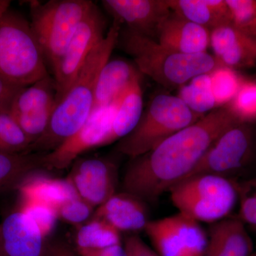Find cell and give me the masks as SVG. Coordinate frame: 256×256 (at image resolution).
Segmentation results:
<instances>
[{
	"instance_id": "4dcf8cb0",
	"label": "cell",
	"mask_w": 256,
	"mask_h": 256,
	"mask_svg": "<svg viewBox=\"0 0 256 256\" xmlns=\"http://www.w3.org/2000/svg\"><path fill=\"white\" fill-rule=\"evenodd\" d=\"M55 108L56 106H50L40 110L10 116L22 130L32 144L46 131Z\"/></svg>"
},
{
	"instance_id": "83f0119b",
	"label": "cell",
	"mask_w": 256,
	"mask_h": 256,
	"mask_svg": "<svg viewBox=\"0 0 256 256\" xmlns=\"http://www.w3.org/2000/svg\"><path fill=\"white\" fill-rule=\"evenodd\" d=\"M32 142L9 114H0V152L30 153Z\"/></svg>"
},
{
	"instance_id": "7c38bea8",
	"label": "cell",
	"mask_w": 256,
	"mask_h": 256,
	"mask_svg": "<svg viewBox=\"0 0 256 256\" xmlns=\"http://www.w3.org/2000/svg\"><path fill=\"white\" fill-rule=\"evenodd\" d=\"M68 180L80 198L98 207L116 194L118 169L110 160L102 158L77 159Z\"/></svg>"
},
{
	"instance_id": "e0dca14e",
	"label": "cell",
	"mask_w": 256,
	"mask_h": 256,
	"mask_svg": "<svg viewBox=\"0 0 256 256\" xmlns=\"http://www.w3.org/2000/svg\"><path fill=\"white\" fill-rule=\"evenodd\" d=\"M254 244L239 218H226L212 224L204 256H252Z\"/></svg>"
},
{
	"instance_id": "d6a6232c",
	"label": "cell",
	"mask_w": 256,
	"mask_h": 256,
	"mask_svg": "<svg viewBox=\"0 0 256 256\" xmlns=\"http://www.w3.org/2000/svg\"><path fill=\"white\" fill-rule=\"evenodd\" d=\"M240 210L238 218L256 230V178L237 184Z\"/></svg>"
},
{
	"instance_id": "d6986e66",
	"label": "cell",
	"mask_w": 256,
	"mask_h": 256,
	"mask_svg": "<svg viewBox=\"0 0 256 256\" xmlns=\"http://www.w3.org/2000/svg\"><path fill=\"white\" fill-rule=\"evenodd\" d=\"M139 76V70L127 60H109L101 69L96 82L94 110L114 104Z\"/></svg>"
},
{
	"instance_id": "8d00e7d4",
	"label": "cell",
	"mask_w": 256,
	"mask_h": 256,
	"mask_svg": "<svg viewBox=\"0 0 256 256\" xmlns=\"http://www.w3.org/2000/svg\"><path fill=\"white\" fill-rule=\"evenodd\" d=\"M80 256H126L122 244L98 250H77Z\"/></svg>"
},
{
	"instance_id": "4fadbf2b",
	"label": "cell",
	"mask_w": 256,
	"mask_h": 256,
	"mask_svg": "<svg viewBox=\"0 0 256 256\" xmlns=\"http://www.w3.org/2000/svg\"><path fill=\"white\" fill-rule=\"evenodd\" d=\"M102 4L128 30L153 40L171 13L166 0H104Z\"/></svg>"
},
{
	"instance_id": "4316f807",
	"label": "cell",
	"mask_w": 256,
	"mask_h": 256,
	"mask_svg": "<svg viewBox=\"0 0 256 256\" xmlns=\"http://www.w3.org/2000/svg\"><path fill=\"white\" fill-rule=\"evenodd\" d=\"M210 76L216 108L228 105L245 82L236 70L220 66L212 70Z\"/></svg>"
},
{
	"instance_id": "f546056e",
	"label": "cell",
	"mask_w": 256,
	"mask_h": 256,
	"mask_svg": "<svg viewBox=\"0 0 256 256\" xmlns=\"http://www.w3.org/2000/svg\"><path fill=\"white\" fill-rule=\"evenodd\" d=\"M20 210L30 218L46 238L53 232L60 218L56 207L35 200L22 198Z\"/></svg>"
},
{
	"instance_id": "1f68e13d",
	"label": "cell",
	"mask_w": 256,
	"mask_h": 256,
	"mask_svg": "<svg viewBox=\"0 0 256 256\" xmlns=\"http://www.w3.org/2000/svg\"><path fill=\"white\" fill-rule=\"evenodd\" d=\"M232 24L247 36L256 38V0H226Z\"/></svg>"
},
{
	"instance_id": "5b68a950",
	"label": "cell",
	"mask_w": 256,
	"mask_h": 256,
	"mask_svg": "<svg viewBox=\"0 0 256 256\" xmlns=\"http://www.w3.org/2000/svg\"><path fill=\"white\" fill-rule=\"evenodd\" d=\"M203 116L192 112L178 96H154L136 127L117 143L116 150L131 159L146 154Z\"/></svg>"
},
{
	"instance_id": "484cf974",
	"label": "cell",
	"mask_w": 256,
	"mask_h": 256,
	"mask_svg": "<svg viewBox=\"0 0 256 256\" xmlns=\"http://www.w3.org/2000/svg\"><path fill=\"white\" fill-rule=\"evenodd\" d=\"M180 87L178 97L188 108L204 116L216 108L210 74H201Z\"/></svg>"
},
{
	"instance_id": "9a60e30c",
	"label": "cell",
	"mask_w": 256,
	"mask_h": 256,
	"mask_svg": "<svg viewBox=\"0 0 256 256\" xmlns=\"http://www.w3.org/2000/svg\"><path fill=\"white\" fill-rule=\"evenodd\" d=\"M210 46L220 66L237 70L256 63V38L242 33L232 24L210 32Z\"/></svg>"
},
{
	"instance_id": "836d02e7",
	"label": "cell",
	"mask_w": 256,
	"mask_h": 256,
	"mask_svg": "<svg viewBox=\"0 0 256 256\" xmlns=\"http://www.w3.org/2000/svg\"><path fill=\"white\" fill-rule=\"evenodd\" d=\"M94 207L78 196L67 200L58 207V217L67 223L78 226L88 220Z\"/></svg>"
},
{
	"instance_id": "30bf717a",
	"label": "cell",
	"mask_w": 256,
	"mask_h": 256,
	"mask_svg": "<svg viewBox=\"0 0 256 256\" xmlns=\"http://www.w3.org/2000/svg\"><path fill=\"white\" fill-rule=\"evenodd\" d=\"M105 22L94 5L69 42L54 68L56 96V106L66 95L90 52L105 36Z\"/></svg>"
},
{
	"instance_id": "ffe728a7",
	"label": "cell",
	"mask_w": 256,
	"mask_h": 256,
	"mask_svg": "<svg viewBox=\"0 0 256 256\" xmlns=\"http://www.w3.org/2000/svg\"><path fill=\"white\" fill-rule=\"evenodd\" d=\"M172 12L212 31L232 24L226 0H166Z\"/></svg>"
},
{
	"instance_id": "d590c367",
	"label": "cell",
	"mask_w": 256,
	"mask_h": 256,
	"mask_svg": "<svg viewBox=\"0 0 256 256\" xmlns=\"http://www.w3.org/2000/svg\"><path fill=\"white\" fill-rule=\"evenodd\" d=\"M124 247L126 256H159L137 236L126 238Z\"/></svg>"
},
{
	"instance_id": "44dd1931",
	"label": "cell",
	"mask_w": 256,
	"mask_h": 256,
	"mask_svg": "<svg viewBox=\"0 0 256 256\" xmlns=\"http://www.w3.org/2000/svg\"><path fill=\"white\" fill-rule=\"evenodd\" d=\"M143 112L142 90L140 76L134 79L119 98L110 132L104 146L120 140L136 127Z\"/></svg>"
},
{
	"instance_id": "277c9868",
	"label": "cell",
	"mask_w": 256,
	"mask_h": 256,
	"mask_svg": "<svg viewBox=\"0 0 256 256\" xmlns=\"http://www.w3.org/2000/svg\"><path fill=\"white\" fill-rule=\"evenodd\" d=\"M31 23L10 9L0 18V78L26 87L48 76Z\"/></svg>"
},
{
	"instance_id": "8992f818",
	"label": "cell",
	"mask_w": 256,
	"mask_h": 256,
	"mask_svg": "<svg viewBox=\"0 0 256 256\" xmlns=\"http://www.w3.org/2000/svg\"><path fill=\"white\" fill-rule=\"evenodd\" d=\"M201 174L223 176L236 184L256 178V128L254 124L238 122L226 130L216 140L196 168L184 180Z\"/></svg>"
},
{
	"instance_id": "2e32d148",
	"label": "cell",
	"mask_w": 256,
	"mask_h": 256,
	"mask_svg": "<svg viewBox=\"0 0 256 256\" xmlns=\"http://www.w3.org/2000/svg\"><path fill=\"white\" fill-rule=\"evenodd\" d=\"M156 37L162 46L185 54L205 53L210 46V30L172 12L160 26Z\"/></svg>"
},
{
	"instance_id": "ac0fdd59",
	"label": "cell",
	"mask_w": 256,
	"mask_h": 256,
	"mask_svg": "<svg viewBox=\"0 0 256 256\" xmlns=\"http://www.w3.org/2000/svg\"><path fill=\"white\" fill-rule=\"evenodd\" d=\"M144 203L128 194H116L98 207L94 217L106 220L120 232L144 230L150 220Z\"/></svg>"
},
{
	"instance_id": "603a6c76",
	"label": "cell",
	"mask_w": 256,
	"mask_h": 256,
	"mask_svg": "<svg viewBox=\"0 0 256 256\" xmlns=\"http://www.w3.org/2000/svg\"><path fill=\"white\" fill-rule=\"evenodd\" d=\"M42 156L0 152V194L18 188L26 178L44 169Z\"/></svg>"
},
{
	"instance_id": "f35d334b",
	"label": "cell",
	"mask_w": 256,
	"mask_h": 256,
	"mask_svg": "<svg viewBox=\"0 0 256 256\" xmlns=\"http://www.w3.org/2000/svg\"><path fill=\"white\" fill-rule=\"evenodd\" d=\"M11 1L9 0H0V18L10 9Z\"/></svg>"
},
{
	"instance_id": "6da1fadb",
	"label": "cell",
	"mask_w": 256,
	"mask_h": 256,
	"mask_svg": "<svg viewBox=\"0 0 256 256\" xmlns=\"http://www.w3.org/2000/svg\"><path fill=\"white\" fill-rule=\"evenodd\" d=\"M238 122L226 107L216 108L154 149L132 159L122 180L124 193L154 203L183 181L216 140Z\"/></svg>"
},
{
	"instance_id": "ab89813d",
	"label": "cell",
	"mask_w": 256,
	"mask_h": 256,
	"mask_svg": "<svg viewBox=\"0 0 256 256\" xmlns=\"http://www.w3.org/2000/svg\"><path fill=\"white\" fill-rule=\"evenodd\" d=\"M252 256H256V254H252Z\"/></svg>"
},
{
	"instance_id": "74e56055",
	"label": "cell",
	"mask_w": 256,
	"mask_h": 256,
	"mask_svg": "<svg viewBox=\"0 0 256 256\" xmlns=\"http://www.w3.org/2000/svg\"><path fill=\"white\" fill-rule=\"evenodd\" d=\"M50 256H79L63 244H55L50 246Z\"/></svg>"
},
{
	"instance_id": "cb8c5ba5",
	"label": "cell",
	"mask_w": 256,
	"mask_h": 256,
	"mask_svg": "<svg viewBox=\"0 0 256 256\" xmlns=\"http://www.w3.org/2000/svg\"><path fill=\"white\" fill-rule=\"evenodd\" d=\"M54 78L50 76L21 89L15 97L10 114H24L56 106Z\"/></svg>"
},
{
	"instance_id": "e575fe53",
	"label": "cell",
	"mask_w": 256,
	"mask_h": 256,
	"mask_svg": "<svg viewBox=\"0 0 256 256\" xmlns=\"http://www.w3.org/2000/svg\"><path fill=\"white\" fill-rule=\"evenodd\" d=\"M23 88L0 78V114H10L15 97Z\"/></svg>"
},
{
	"instance_id": "8fae6325",
	"label": "cell",
	"mask_w": 256,
	"mask_h": 256,
	"mask_svg": "<svg viewBox=\"0 0 256 256\" xmlns=\"http://www.w3.org/2000/svg\"><path fill=\"white\" fill-rule=\"evenodd\" d=\"M118 100L110 106L92 110L86 122L76 132L53 151L43 154L42 162L44 169H66L86 152L104 146L110 132Z\"/></svg>"
},
{
	"instance_id": "52a82bcc",
	"label": "cell",
	"mask_w": 256,
	"mask_h": 256,
	"mask_svg": "<svg viewBox=\"0 0 256 256\" xmlns=\"http://www.w3.org/2000/svg\"><path fill=\"white\" fill-rule=\"evenodd\" d=\"M169 192L178 213L198 223L214 224L226 218L238 200L237 184L216 175L192 176Z\"/></svg>"
},
{
	"instance_id": "f1b7e54d",
	"label": "cell",
	"mask_w": 256,
	"mask_h": 256,
	"mask_svg": "<svg viewBox=\"0 0 256 256\" xmlns=\"http://www.w3.org/2000/svg\"><path fill=\"white\" fill-rule=\"evenodd\" d=\"M225 107L239 122L256 124V82L245 80L236 96Z\"/></svg>"
},
{
	"instance_id": "9c48e42d",
	"label": "cell",
	"mask_w": 256,
	"mask_h": 256,
	"mask_svg": "<svg viewBox=\"0 0 256 256\" xmlns=\"http://www.w3.org/2000/svg\"><path fill=\"white\" fill-rule=\"evenodd\" d=\"M144 230L159 256H204L207 234L181 214L150 220Z\"/></svg>"
},
{
	"instance_id": "7402d4cb",
	"label": "cell",
	"mask_w": 256,
	"mask_h": 256,
	"mask_svg": "<svg viewBox=\"0 0 256 256\" xmlns=\"http://www.w3.org/2000/svg\"><path fill=\"white\" fill-rule=\"evenodd\" d=\"M37 172L26 178L18 188L22 200L44 202L58 208L64 202L78 196L68 178H52L36 174Z\"/></svg>"
},
{
	"instance_id": "ba28073f",
	"label": "cell",
	"mask_w": 256,
	"mask_h": 256,
	"mask_svg": "<svg viewBox=\"0 0 256 256\" xmlns=\"http://www.w3.org/2000/svg\"><path fill=\"white\" fill-rule=\"evenodd\" d=\"M94 4L90 0H50L31 3L32 30L45 58L55 68Z\"/></svg>"
},
{
	"instance_id": "3957f363",
	"label": "cell",
	"mask_w": 256,
	"mask_h": 256,
	"mask_svg": "<svg viewBox=\"0 0 256 256\" xmlns=\"http://www.w3.org/2000/svg\"><path fill=\"white\" fill-rule=\"evenodd\" d=\"M122 43L139 72L166 88L182 87L197 76L210 74L220 66L214 56L207 52L178 53L129 30L122 33Z\"/></svg>"
},
{
	"instance_id": "d4e9b609",
	"label": "cell",
	"mask_w": 256,
	"mask_h": 256,
	"mask_svg": "<svg viewBox=\"0 0 256 256\" xmlns=\"http://www.w3.org/2000/svg\"><path fill=\"white\" fill-rule=\"evenodd\" d=\"M76 244L77 250H98L120 245V232L106 220L94 217L78 227Z\"/></svg>"
},
{
	"instance_id": "7a4b0ae2",
	"label": "cell",
	"mask_w": 256,
	"mask_h": 256,
	"mask_svg": "<svg viewBox=\"0 0 256 256\" xmlns=\"http://www.w3.org/2000/svg\"><path fill=\"white\" fill-rule=\"evenodd\" d=\"M120 24L114 20L104 38L90 52L72 86L56 106L46 131L32 144L30 152L53 151L89 118L94 110L96 82L118 42Z\"/></svg>"
},
{
	"instance_id": "5bb4252c",
	"label": "cell",
	"mask_w": 256,
	"mask_h": 256,
	"mask_svg": "<svg viewBox=\"0 0 256 256\" xmlns=\"http://www.w3.org/2000/svg\"><path fill=\"white\" fill-rule=\"evenodd\" d=\"M50 245L20 210L0 224V256H50Z\"/></svg>"
}]
</instances>
